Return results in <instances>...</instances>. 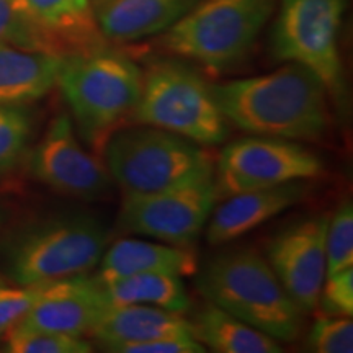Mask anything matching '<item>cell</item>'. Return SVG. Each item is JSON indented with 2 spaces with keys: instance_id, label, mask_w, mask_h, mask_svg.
I'll return each instance as SVG.
<instances>
[{
  "instance_id": "13",
  "label": "cell",
  "mask_w": 353,
  "mask_h": 353,
  "mask_svg": "<svg viewBox=\"0 0 353 353\" xmlns=\"http://www.w3.org/2000/svg\"><path fill=\"white\" fill-rule=\"evenodd\" d=\"M108 307L95 275L81 273L44 283L41 293L21 319L32 327L74 335L90 334Z\"/></svg>"
},
{
  "instance_id": "9",
  "label": "cell",
  "mask_w": 353,
  "mask_h": 353,
  "mask_svg": "<svg viewBox=\"0 0 353 353\" xmlns=\"http://www.w3.org/2000/svg\"><path fill=\"white\" fill-rule=\"evenodd\" d=\"M216 164V162H214ZM324 170L321 157L290 139L252 136L229 143L214 165L216 198L309 180Z\"/></svg>"
},
{
  "instance_id": "1",
  "label": "cell",
  "mask_w": 353,
  "mask_h": 353,
  "mask_svg": "<svg viewBox=\"0 0 353 353\" xmlns=\"http://www.w3.org/2000/svg\"><path fill=\"white\" fill-rule=\"evenodd\" d=\"M228 123L254 136L316 141L330 128L329 94L314 72L286 63L263 76L213 83Z\"/></svg>"
},
{
  "instance_id": "3",
  "label": "cell",
  "mask_w": 353,
  "mask_h": 353,
  "mask_svg": "<svg viewBox=\"0 0 353 353\" xmlns=\"http://www.w3.org/2000/svg\"><path fill=\"white\" fill-rule=\"evenodd\" d=\"M143 69L120 51L99 46L65 54L57 85L68 101L79 132L101 152L110 134L138 107Z\"/></svg>"
},
{
  "instance_id": "16",
  "label": "cell",
  "mask_w": 353,
  "mask_h": 353,
  "mask_svg": "<svg viewBox=\"0 0 353 353\" xmlns=\"http://www.w3.org/2000/svg\"><path fill=\"white\" fill-rule=\"evenodd\" d=\"M198 270L196 255L190 247L141 239H121L105 249L95 278L100 283L138 273H170L190 276Z\"/></svg>"
},
{
  "instance_id": "11",
  "label": "cell",
  "mask_w": 353,
  "mask_h": 353,
  "mask_svg": "<svg viewBox=\"0 0 353 353\" xmlns=\"http://www.w3.org/2000/svg\"><path fill=\"white\" fill-rule=\"evenodd\" d=\"M28 169L38 182L79 200H100L113 188L103 161L85 151L68 114L52 118L30 154Z\"/></svg>"
},
{
  "instance_id": "30",
  "label": "cell",
  "mask_w": 353,
  "mask_h": 353,
  "mask_svg": "<svg viewBox=\"0 0 353 353\" xmlns=\"http://www.w3.org/2000/svg\"><path fill=\"white\" fill-rule=\"evenodd\" d=\"M108 2H112V0H90L92 7L95 8V12H97V10H100L101 7H105V6H107Z\"/></svg>"
},
{
  "instance_id": "25",
  "label": "cell",
  "mask_w": 353,
  "mask_h": 353,
  "mask_svg": "<svg viewBox=\"0 0 353 353\" xmlns=\"http://www.w3.org/2000/svg\"><path fill=\"white\" fill-rule=\"evenodd\" d=\"M353 267V206L343 201L329 218L325 234V276Z\"/></svg>"
},
{
  "instance_id": "19",
  "label": "cell",
  "mask_w": 353,
  "mask_h": 353,
  "mask_svg": "<svg viewBox=\"0 0 353 353\" xmlns=\"http://www.w3.org/2000/svg\"><path fill=\"white\" fill-rule=\"evenodd\" d=\"M30 15L59 54L103 46L90 0H23Z\"/></svg>"
},
{
  "instance_id": "21",
  "label": "cell",
  "mask_w": 353,
  "mask_h": 353,
  "mask_svg": "<svg viewBox=\"0 0 353 353\" xmlns=\"http://www.w3.org/2000/svg\"><path fill=\"white\" fill-rule=\"evenodd\" d=\"M100 285L108 306L141 304L182 314L192 306L182 276L170 273H138Z\"/></svg>"
},
{
  "instance_id": "29",
  "label": "cell",
  "mask_w": 353,
  "mask_h": 353,
  "mask_svg": "<svg viewBox=\"0 0 353 353\" xmlns=\"http://www.w3.org/2000/svg\"><path fill=\"white\" fill-rule=\"evenodd\" d=\"M206 348L193 335L185 337H161L154 341L123 347L120 353H201Z\"/></svg>"
},
{
  "instance_id": "22",
  "label": "cell",
  "mask_w": 353,
  "mask_h": 353,
  "mask_svg": "<svg viewBox=\"0 0 353 353\" xmlns=\"http://www.w3.org/2000/svg\"><path fill=\"white\" fill-rule=\"evenodd\" d=\"M3 350L8 353H90V342L82 337L32 327L19 322L2 339Z\"/></svg>"
},
{
  "instance_id": "24",
  "label": "cell",
  "mask_w": 353,
  "mask_h": 353,
  "mask_svg": "<svg viewBox=\"0 0 353 353\" xmlns=\"http://www.w3.org/2000/svg\"><path fill=\"white\" fill-rule=\"evenodd\" d=\"M33 120L25 107H0V175L15 169L32 139Z\"/></svg>"
},
{
  "instance_id": "18",
  "label": "cell",
  "mask_w": 353,
  "mask_h": 353,
  "mask_svg": "<svg viewBox=\"0 0 353 353\" xmlns=\"http://www.w3.org/2000/svg\"><path fill=\"white\" fill-rule=\"evenodd\" d=\"M198 0H112L95 12L101 37L113 43H134L162 34Z\"/></svg>"
},
{
  "instance_id": "6",
  "label": "cell",
  "mask_w": 353,
  "mask_h": 353,
  "mask_svg": "<svg viewBox=\"0 0 353 353\" xmlns=\"http://www.w3.org/2000/svg\"><path fill=\"white\" fill-rule=\"evenodd\" d=\"M143 92L131 121L170 131L201 145L224 143L229 123L211 83L187 63L157 59L143 70Z\"/></svg>"
},
{
  "instance_id": "17",
  "label": "cell",
  "mask_w": 353,
  "mask_h": 353,
  "mask_svg": "<svg viewBox=\"0 0 353 353\" xmlns=\"http://www.w3.org/2000/svg\"><path fill=\"white\" fill-rule=\"evenodd\" d=\"M61 54L0 43V107H26L57 85Z\"/></svg>"
},
{
  "instance_id": "15",
  "label": "cell",
  "mask_w": 353,
  "mask_h": 353,
  "mask_svg": "<svg viewBox=\"0 0 353 353\" xmlns=\"http://www.w3.org/2000/svg\"><path fill=\"white\" fill-rule=\"evenodd\" d=\"M90 335L105 350L120 353L123 347L154 339L185 335L195 337V330L192 321H188L182 312L141 304H126L105 309Z\"/></svg>"
},
{
  "instance_id": "23",
  "label": "cell",
  "mask_w": 353,
  "mask_h": 353,
  "mask_svg": "<svg viewBox=\"0 0 353 353\" xmlns=\"http://www.w3.org/2000/svg\"><path fill=\"white\" fill-rule=\"evenodd\" d=\"M0 43L59 54L41 28L34 23L23 0H0Z\"/></svg>"
},
{
  "instance_id": "14",
  "label": "cell",
  "mask_w": 353,
  "mask_h": 353,
  "mask_svg": "<svg viewBox=\"0 0 353 353\" xmlns=\"http://www.w3.org/2000/svg\"><path fill=\"white\" fill-rule=\"evenodd\" d=\"M307 190L306 180H294L223 198L218 201L219 205H214L206 223V242L224 245L239 239L301 201Z\"/></svg>"
},
{
  "instance_id": "28",
  "label": "cell",
  "mask_w": 353,
  "mask_h": 353,
  "mask_svg": "<svg viewBox=\"0 0 353 353\" xmlns=\"http://www.w3.org/2000/svg\"><path fill=\"white\" fill-rule=\"evenodd\" d=\"M319 306L324 314L345 316L353 314V267L325 276L322 283Z\"/></svg>"
},
{
  "instance_id": "27",
  "label": "cell",
  "mask_w": 353,
  "mask_h": 353,
  "mask_svg": "<svg viewBox=\"0 0 353 353\" xmlns=\"http://www.w3.org/2000/svg\"><path fill=\"white\" fill-rule=\"evenodd\" d=\"M43 285H23L10 276L0 275V342L33 307Z\"/></svg>"
},
{
  "instance_id": "2",
  "label": "cell",
  "mask_w": 353,
  "mask_h": 353,
  "mask_svg": "<svg viewBox=\"0 0 353 353\" xmlns=\"http://www.w3.org/2000/svg\"><path fill=\"white\" fill-rule=\"evenodd\" d=\"M196 290L206 301L278 342H294L306 314L278 280L268 260L250 247L216 254L196 270Z\"/></svg>"
},
{
  "instance_id": "4",
  "label": "cell",
  "mask_w": 353,
  "mask_h": 353,
  "mask_svg": "<svg viewBox=\"0 0 353 353\" xmlns=\"http://www.w3.org/2000/svg\"><path fill=\"white\" fill-rule=\"evenodd\" d=\"M101 156L125 195L164 192L214 174V159L201 144L148 125L118 128Z\"/></svg>"
},
{
  "instance_id": "12",
  "label": "cell",
  "mask_w": 353,
  "mask_h": 353,
  "mask_svg": "<svg viewBox=\"0 0 353 353\" xmlns=\"http://www.w3.org/2000/svg\"><path fill=\"white\" fill-rule=\"evenodd\" d=\"M327 224L329 216L299 219L276 232L267 244L265 259L304 314L319 307L325 280Z\"/></svg>"
},
{
  "instance_id": "5",
  "label": "cell",
  "mask_w": 353,
  "mask_h": 353,
  "mask_svg": "<svg viewBox=\"0 0 353 353\" xmlns=\"http://www.w3.org/2000/svg\"><path fill=\"white\" fill-rule=\"evenodd\" d=\"M276 0H198L162 33L170 54L213 70L242 63L275 10Z\"/></svg>"
},
{
  "instance_id": "8",
  "label": "cell",
  "mask_w": 353,
  "mask_h": 353,
  "mask_svg": "<svg viewBox=\"0 0 353 353\" xmlns=\"http://www.w3.org/2000/svg\"><path fill=\"white\" fill-rule=\"evenodd\" d=\"M345 8L347 0H281L272 32L273 56L314 72L339 107L347 100L339 51Z\"/></svg>"
},
{
  "instance_id": "7",
  "label": "cell",
  "mask_w": 353,
  "mask_h": 353,
  "mask_svg": "<svg viewBox=\"0 0 353 353\" xmlns=\"http://www.w3.org/2000/svg\"><path fill=\"white\" fill-rule=\"evenodd\" d=\"M110 232L100 219L72 213L25 228L10 242L6 255L7 276L23 285H43L99 265Z\"/></svg>"
},
{
  "instance_id": "20",
  "label": "cell",
  "mask_w": 353,
  "mask_h": 353,
  "mask_svg": "<svg viewBox=\"0 0 353 353\" xmlns=\"http://www.w3.org/2000/svg\"><path fill=\"white\" fill-rule=\"evenodd\" d=\"M195 337L218 353H280L281 343L262 330L208 303L192 321Z\"/></svg>"
},
{
  "instance_id": "10",
  "label": "cell",
  "mask_w": 353,
  "mask_h": 353,
  "mask_svg": "<svg viewBox=\"0 0 353 353\" xmlns=\"http://www.w3.org/2000/svg\"><path fill=\"white\" fill-rule=\"evenodd\" d=\"M218 203L213 175L164 192L125 195L118 226L165 244L192 247L205 231Z\"/></svg>"
},
{
  "instance_id": "26",
  "label": "cell",
  "mask_w": 353,
  "mask_h": 353,
  "mask_svg": "<svg viewBox=\"0 0 353 353\" xmlns=\"http://www.w3.org/2000/svg\"><path fill=\"white\" fill-rule=\"evenodd\" d=\"M307 350L314 353H352V317L322 314L307 334Z\"/></svg>"
}]
</instances>
